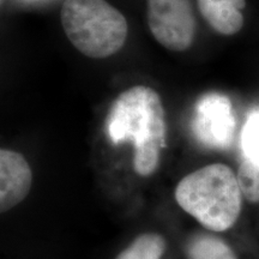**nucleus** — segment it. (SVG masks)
Masks as SVG:
<instances>
[{"label": "nucleus", "instance_id": "f257e3e1", "mask_svg": "<svg viewBox=\"0 0 259 259\" xmlns=\"http://www.w3.org/2000/svg\"><path fill=\"white\" fill-rule=\"evenodd\" d=\"M106 128L113 144L132 142L138 176L149 177L157 169L167 128L161 97L153 88L135 85L119 94L109 108Z\"/></svg>", "mask_w": 259, "mask_h": 259}, {"label": "nucleus", "instance_id": "f03ea898", "mask_svg": "<svg viewBox=\"0 0 259 259\" xmlns=\"http://www.w3.org/2000/svg\"><path fill=\"white\" fill-rule=\"evenodd\" d=\"M176 200L205 228L223 232L239 219L242 193L234 171L226 164L212 163L183 178Z\"/></svg>", "mask_w": 259, "mask_h": 259}, {"label": "nucleus", "instance_id": "7ed1b4c3", "mask_svg": "<svg viewBox=\"0 0 259 259\" xmlns=\"http://www.w3.org/2000/svg\"><path fill=\"white\" fill-rule=\"evenodd\" d=\"M60 16L65 35L88 58L112 57L127 40L125 16L107 0H65Z\"/></svg>", "mask_w": 259, "mask_h": 259}, {"label": "nucleus", "instance_id": "20e7f679", "mask_svg": "<svg viewBox=\"0 0 259 259\" xmlns=\"http://www.w3.org/2000/svg\"><path fill=\"white\" fill-rule=\"evenodd\" d=\"M148 24L158 44L171 52H185L196 36V17L190 0H147Z\"/></svg>", "mask_w": 259, "mask_h": 259}, {"label": "nucleus", "instance_id": "39448f33", "mask_svg": "<svg viewBox=\"0 0 259 259\" xmlns=\"http://www.w3.org/2000/svg\"><path fill=\"white\" fill-rule=\"evenodd\" d=\"M192 127L197 139L206 147L228 148L235 131V118L228 97L221 94L204 95L196 106Z\"/></svg>", "mask_w": 259, "mask_h": 259}, {"label": "nucleus", "instance_id": "423d86ee", "mask_svg": "<svg viewBox=\"0 0 259 259\" xmlns=\"http://www.w3.org/2000/svg\"><path fill=\"white\" fill-rule=\"evenodd\" d=\"M32 173L27 160L17 151H0V210L9 211L28 196Z\"/></svg>", "mask_w": 259, "mask_h": 259}, {"label": "nucleus", "instance_id": "0eeeda50", "mask_svg": "<svg viewBox=\"0 0 259 259\" xmlns=\"http://www.w3.org/2000/svg\"><path fill=\"white\" fill-rule=\"evenodd\" d=\"M200 15L221 35H235L244 27L246 0H197Z\"/></svg>", "mask_w": 259, "mask_h": 259}, {"label": "nucleus", "instance_id": "6e6552de", "mask_svg": "<svg viewBox=\"0 0 259 259\" xmlns=\"http://www.w3.org/2000/svg\"><path fill=\"white\" fill-rule=\"evenodd\" d=\"M189 259H236L234 252L225 241L212 235L198 234L186 245Z\"/></svg>", "mask_w": 259, "mask_h": 259}, {"label": "nucleus", "instance_id": "1a4fd4ad", "mask_svg": "<svg viewBox=\"0 0 259 259\" xmlns=\"http://www.w3.org/2000/svg\"><path fill=\"white\" fill-rule=\"evenodd\" d=\"M166 247L163 236L157 233H144L137 236L115 259H161Z\"/></svg>", "mask_w": 259, "mask_h": 259}, {"label": "nucleus", "instance_id": "9d476101", "mask_svg": "<svg viewBox=\"0 0 259 259\" xmlns=\"http://www.w3.org/2000/svg\"><path fill=\"white\" fill-rule=\"evenodd\" d=\"M241 147L244 160L259 166V111H253L247 116L242 127Z\"/></svg>", "mask_w": 259, "mask_h": 259}, {"label": "nucleus", "instance_id": "9b49d317", "mask_svg": "<svg viewBox=\"0 0 259 259\" xmlns=\"http://www.w3.org/2000/svg\"><path fill=\"white\" fill-rule=\"evenodd\" d=\"M236 177L242 196L248 202L259 203V166L244 160L239 167Z\"/></svg>", "mask_w": 259, "mask_h": 259}]
</instances>
